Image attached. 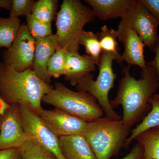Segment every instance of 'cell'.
<instances>
[{
	"label": "cell",
	"instance_id": "cell-1",
	"mask_svg": "<svg viewBox=\"0 0 159 159\" xmlns=\"http://www.w3.org/2000/svg\"><path fill=\"white\" fill-rule=\"evenodd\" d=\"M129 68L123 70L124 75L119 83L116 96L110 103L114 109L119 105L122 107V122L130 129L145 114L150 105L148 100L155 94L159 85L156 70L151 61L147 62L139 79L130 75Z\"/></svg>",
	"mask_w": 159,
	"mask_h": 159
},
{
	"label": "cell",
	"instance_id": "cell-2",
	"mask_svg": "<svg viewBox=\"0 0 159 159\" xmlns=\"http://www.w3.org/2000/svg\"><path fill=\"white\" fill-rule=\"evenodd\" d=\"M52 88L33 70L18 72L0 63V98L9 105L25 106L39 116L43 97Z\"/></svg>",
	"mask_w": 159,
	"mask_h": 159
},
{
	"label": "cell",
	"instance_id": "cell-3",
	"mask_svg": "<svg viewBox=\"0 0 159 159\" xmlns=\"http://www.w3.org/2000/svg\"><path fill=\"white\" fill-rule=\"evenodd\" d=\"M130 129L121 120L102 117L89 122L84 134L98 159H110L124 147Z\"/></svg>",
	"mask_w": 159,
	"mask_h": 159
},
{
	"label": "cell",
	"instance_id": "cell-4",
	"mask_svg": "<svg viewBox=\"0 0 159 159\" xmlns=\"http://www.w3.org/2000/svg\"><path fill=\"white\" fill-rule=\"evenodd\" d=\"M96 17L92 8L80 1L64 0L56 18L58 46L69 52L78 51L84 27Z\"/></svg>",
	"mask_w": 159,
	"mask_h": 159
},
{
	"label": "cell",
	"instance_id": "cell-5",
	"mask_svg": "<svg viewBox=\"0 0 159 159\" xmlns=\"http://www.w3.org/2000/svg\"><path fill=\"white\" fill-rule=\"evenodd\" d=\"M42 101L88 122L104 115L95 97L85 92L72 90L61 83H55Z\"/></svg>",
	"mask_w": 159,
	"mask_h": 159
},
{
	"label": "cell",
	"instance_id": "cell-6",
	"mask_svg": "<svg viewBox=\"0 0 159 159\" xmlns=\"http://www.w3.org/2000/svg\"><path fill=\"white\" fill-rule=\"evenodd\" d=\"M114 60L119 64L122 63L116 54L102 51L98 65L99 73L96 80H94L93 74H87L80 80L76 86L77 91L88 93L96 98L106 117L119 120L122 117L115 111L109 99V93L114 87L116 78L112 68Z\"/></svg>",
	"mask_w": 159,
	"mask_h": 159
},
{
	"label": "cell",
	"instance_id": "cell-7",
	"mask_svg": "<svg viewBox=\"0 0 159 159\" xmlns=\"http://www.w3.org/2000/svg\"><path fill=\"white\" fill-rule=\"evenodd\" d=\"M19 107L23 127L29 139L48 149L57 159H66L60 148L59 137L31 109L20 104Z\"/></svg>",
	"mask_w": 159,
	"mask_h": 159
},
{
	"label": "cell",
	"instance_id": "cell-8",
	"mask_svg": "<svg viewBox=\"0 0 159 159\" xmlns=\"http://www.w3.org/2000/svg\"><path fill=\"white\" fill-rule=\"evenodd\" d=\"M124 25L136 32L145 46L153 51L158 39L159 24L140 0L121 18Z\"/></svg>",
	"mask_w": 159,
	"mask_h": 159
},
{
	"label": "cell",
	"instance_id": "cell-9",
	"mask_svg": "<svg viewBox=\"0 0 159 159\" xmlns=\"http://www.w3.org/2000/svg\"><path fill=\"white\" fill-rule=\"evenodd\" d=\"M35 44L36 40L23 24L12 45L3 53L4 62L18 72L32 70Z\"/></svg>",
	"mask_w": 159,
	"mask_h": 159
},
{
	"label": "cell",
	"instance_id": "cell-10",
	"mask_svg": "<svg viewBox=\"0 0 159 159\" xmlns=\"http://www.w3.org/2000/svg\"><path fill=\"white\" fill-rule=\"evenodd\" d=\"M28 140L22 124L19 104H11L0 124V150L20 148Z\"/></svg>",
	"mask_w": 159,
	"mask_h": 159
},
{
	"label": "cell",
	"instance_id": "cell-11",
	"mask_svg": "<svg viewBox=\"0 0 159 159\" xmlns=\"http://www.w3.org/2000/svg\"><path fill=\"white\" fill-rule=\"evenodd\" d=\"M39 116L58 137L84 134L89 123L57 108L43 109Z\"/></svg>",
	"mask_w": 159,
	"mask_h": 159
},
{
	"label": "cell",
	"instance_id": "cell-12",
	"mask_svg": "<svg viewBox=\"0 0 159 159\" xmlns=\"http://www.w3.org/2000/svg\"><path fill=\"white\" fill-rule=\"evenodd\" d=\"M118 40L124 46L121 61H125L129 65L137 66L142 70L146 63L144 56L145 44L136 32L124 25L121 21L116 30Z\"/></svg>",
	"mask_w": 159,
	"mask_h": 159
},
{
	"label": "cell",
	"instance_id": "cell-13",
	"mask_svg": "<svg viewBox=\"0 0 159 159\" xmlns=\"http://www.w3.org/2000/svg\"><path fill=\"white\" fill-rule=\"evenodd\" d=\"M58 45L56 34L36 39L32 70L41 79L48 84L51 82V78L48 74V63Z\"/></svg>",
	"mask_w": 159,
	"mask_h": 159
},
{
	"label": "cell",
	"instance_id": "cell-14",
	"mask_svg": "<svg viewBox=\"0 0 159 159\" xmlns=\"http://www.w3.org/2000/svg\"><path fill=\"white\" fill-rule=\"evenodd\" d=\"M99 20L122 18L137 2V0H85Z\"/></svg>",
	"mask_w": 159,
	"mask_h": 159
},
{
	"label": "cell",
	"instance_id": "cell-15",
	"mask_svg": "<svg viewBox=\"0 0 159 159\" xmlns=\"http://www.w3.org/2000/svg\"><path fill=\"white\" fill-rule=\"evenodd\" d=\"M59 142L66 159H98L84 134L59 137Z\"/></svg>",
	"mask_w": 159,
	"mask_h": 159
},
{
	"label": "cell",
	"instance_id": "cell-16",
	"mask_svg": "<svg viewBox=\"0 0 159 159\" xmlns=\"http://www.w3.org/2000/svg\"><path fill=\"white\" fill-rule=\"evenodd\" d=\"M96 65L88 55H80L78 51L69 52L65 78L71 85L76 86L83 77L95 70Z\"/></svg>",
	"mask_w": 159,
	"mask_h": 159
},
{
	"label": "cell",
	"instance_id": "cell-17",
	"mask_svg": "<svg viewBox=\"0 0 159 159\" xmlns=\"http://www.w3.org/2000/svg\"><path fill=\"white\" fill-rule=\"evenodd\" d=\"M148 103L151 107V110L144 117L141 123L132 130L124 147L127 148L132 141L142 133L152 129L159 127V99L151 97L148 100Z\"/></svg>",
	"mask_w": 159,
	"mask_h": 159
},
{
	"label": "cell",
	"instance_id": "cell-18",
	"mask_svg": "<svg viewBox=\"0 0 159 159\" xmlns=\"http://www.w3.org/2000/svg\"><path fill=\"white\" fill-rule=\"evenodd\" d=\"M134 140L143 147L142 159H159V127L142 133Z\"/></svg>",
	"mask_w": 159,
	"mask_h": 159
},
{
	"label": "cell",
	"instance_id": "cell-19",
	"mask_svg": "<svg viewBox=\"0 0 159 159\" xmlns=\"http://www.w3.org/2000/svg\"><path fill=\"white\" fill-rule=\"evenodd\" d=\"M21 25L19 18L0 16V48L9 49L17 37Z\"/></svg>",
	"mask_w": 159,
	"mask_h": 159
},
{
	"label": "cell",
	"instance_id": "cell-20",
	"mask_svg": "<svg viewBox=\"0 0 159 159\" xmlns=\"http://www.w3.org/2000/svg\"><path fill=\"white\" fill-rule=\"evenodd\" d=\"M57 7V0H39L35 2L31 15L43 23L51 24L56 16Z\"/></svg>",
	"mask_w": 159,
	"mask_h": 159
},
{
	"label": "cell",
	"instance_id": "cell-21",
	"mask_svg": "<svg viewBox=\"0 0 159 159\" xmlns=\"http://www.w3.org/2000/svg\"><path fill=\"white\" fill-rule=\"evenodd\" d=\"M79 44L80 45H81L85 48L87 55L98 66L102 51L97 34L92 31L84 30L80 37Z\"/></svg>",
	"mask_w": 159,
	"mask_h": 159
},
{
	"label": "cell",
	"instance_id": "cell-22",
	"mask_svg": "<svg viewBox=\"0 0 159 159\" xmlns=\"http://www.w3.org/2000/svg\"><path fill=\"white\" fill-rule=\"evenodd\" d=\"M69 52L65 48L57 46L48 63V72L50 78H57L65 75Z\"/></svg>",
	"mask_w": 159,
	"mask_h": 159
},
{
	"label": "cell",
	"instance_id": "cell-23",
	"mask_svg": "<svg viewBox=\"0 0 159 159\" xmlns=\"http://www.w3.org/2000/svg\"><path fill=\"white\" fill-rule=\"evenodd\" d=\"M97 34L102 52L113 53L121 61V55L119 54V48L117 41L118 34L116 30L109 29L107 26L104 25L101 28V31Z\"/></svg>",
	"mask_w": 159,
	"mask_h": 159
},
{
	"label": "cell",
	"instance_id": "cell-24",
	"mask_svg": "<svg viewBox=\"0 0 159 159\" xmlns=\"http://www.w3.org/2000/svg\"><path fill=\"white\" fill-rule=\"evenodd\" d=\"M19 148L22 159H58L54 154L30 139Z\"/></svg>",
	"mask_w": 159,
	"mask_h": 159
},
{
	"label": "cell",
	"instance_id": "cell-25",
	"mask_svg": "<svg viewBox=\"0 0 159 159\" xmlns=\"http://www.w3.org/2000/svg\"><path fill=\"white\" fill-rule=\"evenodd\" d=\"M27 29L35 40L50 36L52 33L51 24H46L39 20L32 15L26 18Z\"/></svg>",
	"mask_w": 159,
	"mask_h": 159
},
{
	"label": "cell",
	"instance_id": "cell-26",
	"mask_svg": "<svg viewBox=\"0 0 159 159\" xmlns=\"http://www.w3.org/2000/svg\"><path fill=\"white\" fill-rule=\"evenodd\" d=\"M35 1L33 0H12L10 16L19 18L32 14Z\"/></svg>",
	"mask_w": 159,
	"mask_h": 159
},
{
	"label": "cell",
	"instance_id": "cell-27",
	"mask_svg": "<svg viewBox=\"0 0 159 159\" xmlns=\"http://www.w3.org/2000/svg\"><path fill=\"white\" fill-rule=\"evenodd\" d=\"M155 18L159 25V0H140Z\"/></svg>",
	"mask_w": 159,
	"mask_h": 159
},
{
	"label": "cell",
	"instance_id": "cell-28",
	"mask_svg": "<svg viewBox=\"0 0 159 159\" xmlns=\"http://www.w3.org/2000/svg\"><path fill=\"white\" fill-rule=\"evenodd\" d=\"M0 159H22L19 148L0 150Z\"/></svg>",
	"mask_w": 159,
	"mask_h": 159
},
{
	"label": "cell",
	"instance_id": "cell-29",
	"mask_svg": "<svg viewBox=\"0 0 159 159\" xmlns=\"http://www.w3.org/2000/svg\"><path fill=\"white\" fill-rule=\"evenodd\" d=\"M143 155V147L142 145L137 142L132 148L129 153L121 159H142Z\"/></svg>",
	"mask_w": 159,
	"mask_h": 159
},
{
	"label": "cell",
	"instance_id": "cell-30",
	"mask_svg": "<svg viewBox=\"0 0 159 159\" xmlns=\"http://www.w3.org/2000/svg\"><path fill=\"white\" fill-rule=\"evenodd\" d=\"M153 52L155 53V57L154 59L151 62L156 70L159 85V37L157 41L156 45L155 47ZM158 89L159 90V86Z\"/></svg>",
	"mask_w": 159,
	"mask_h": 159
},
{
	"label": "cell",
	"instance_id": "cell-31",
	"mask_svg": "<svg viewBox=\"0 0 159 159\" xmlns=\"http://www.w3.org/2000/svg\"><path fill=\"white\" fill-rule=\"evenodd\" d=\"M12 0H0V8H3L10 10L11 9Z\"/></svg>",
	"mask_w": 159,
	"mask_h": 159
},
{
	"label": "cell",
	"instance_id": "cell-32",
	"mask_svg": "<svg viewBox=\"0 0 159 159\" xmlns=\"http://www.w3.org/2000/svg\"><path fill=\"white\" fill-rule=\"evenodd\" d=\"M9 106L0 98V115L3 116L5 114L6 110L9 108Z\"/></svg>",
	"mask_w": 159,
	"mask_h": 159
},
{
	"label": "cell",
	"instance_id": "cell-33",
	"mask_svg": "<svg viewBox=\"0 0 159 159\" xmlns=\"http://www.w3.org/2000/svg\"><path fill=\"white\" fill-rule=\"evenodd\" d=\"M152 97H153V98H157V99H159V94H154V95H153V96H152Z\"/></svg>",
	"mask_w": 159,
	"mask_h": 159
},
{
	"label": "cell",
	"instance_id": "cell-34",
	"mask_svg": "<svg viewBox=\"0 0 159 159\" xmlns=\"http://www.w3.org/2000/svg\"><path fill=\"white\" fill-rule=\"evenodd\" d=\"M3 116L0 115V124H1V122H2V119Z\"/></svg>",
	"mask_w": 159,
	"mask_h": 159
}]
</instances>
